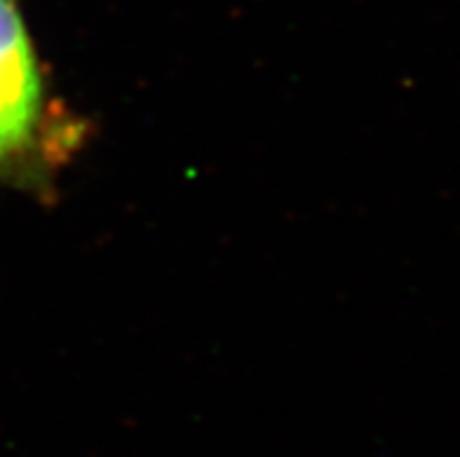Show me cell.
Returning <instances> with one entry per match:
<instances>
[{
  "label": "cell",
  "mask_w": 460,
  "mask_h": 457,
  "mask_svg": "<svg viewBox=\"0 0 460 457\" xmlns=\"http://www.w3.org/2000/svg\"><path fill=\"white\" fill-rule=\"evenodd\" d=\"M42 122L45 80L33 38L17 0H0V173L33 154Z\"/></svg>",
  "instance_id": "cell-1"
}]
</instances>
